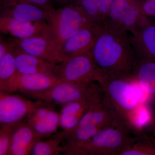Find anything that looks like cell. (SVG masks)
<instances>
[{"label": "cell", "instance_id": "cell-9", "mask_svg": "<svg viewBox=\"0 0 155 155\" xmlns=\"http://www.w3.org/2000/svg\"><path fill=\"white\" fill-rule=\"evenodd\" d=\"M21 95L0 91V125L13 127L23 122L40 103Z\"/></svg>", "mask_w": 155, "mask_h": 155}, {"label": "cell", "instance_id": "cell-1", "mask_svg": "<svg viewBox=\"0 0 155 155\" xmlns=\"http://www.w3.org/2000/svg\"><path fill=\"white\" fill-rule=\"evenodd\" d=\"M91 54L95 65L104 75L133 78L136 55L127 32L101 24Z\"/></svg>", "mask_w": 155, "mask_h": 155}, {"label": "cell", "instance_id": "cell-27", "mask_svg": "<svg viewBox=\"0 0 155 155\" xmlns=\"http://www.w3.org/2000/svg\"><path fill=\"white\" fill-rule=\"evenodd\" d=\"M31 3L51 13L55 8L54 0H21Z\"/></svg>", "mask_w": 155, "mask_h": 155}, {"label": "cell", "instance_id": "cell-14", "mask_svg": "<svg viewBox=\"0 0 155 155\" xmlns=\"http://www.w3.org/2000/svg\"><path fill=\"white\" fill-rule=\"evenodd\" d=\"M25 121L43 138H46L56 133L60 127V113L54 105L41 101Z\"/></svg>", "mask_w": 155, "mask_h": 155}, {"label": "cell", "instance_id": "cell-26", "mask_svg": "<svg viewBox=\"0 0 155 155\" xmlns=\"http://www.w3.org/2000/svg\"><path fill=\"white\" fill-rule=\"evenodd\" d=\"M143 14L149 18H155V0H140Z\"/></svg>", "mask_w": 155, "mask_h": 155}, {"label": "cell", "instance_id": "cell-10", "mask_svg": "<svg viewBox=\"0 0 155 155\" xmlns=\"http://www.w3.org/2000/svg\"><path fill=\"white\" fill-rule=\"evenodd\" d=\"M101 26V24L89 23L64 41L59 51V63L74 56L91 52Z\"/></svg>", "mask_w": 155, "mask_h": 155}, {"label": "cell", "instance_id": "cell-24", "mask_svg": "<svg viewBox=\"0 0 155 155\" xmlns=\"http://www.w3.org/2000/svg\"><path fill=\"white\" fill-rule=\"evenodd\" d=\"M13 42V45L0 59V91L4 89L17 72L15 61L16 45Z\"/></svg>", "mask_w": 155, "mask_h": 155}, {"label": "cell", "instance_id": "cell-22", "mask_svg": "<svg viewBox=\"0 0 155 155\" xmlns=\"http://www.w3.org/2000/svg\"><path fill=\"white\" fill-rule=\"evenodd\" d=\"M65 143L62 132L46 140L38 142L31 151L33 155H58L65 151Z\"/></svg>", "mask_w": 155, "mask_h": 155}, {"label": "cell", "instance_id": "cell-17", "mask_svg": "<svg viewBox=\"0 0 155 155\" xmlns=\"http://www.w3.org/2000/svg\"><path fill=\"white\" fill-rule=\"evenodd\" d=\"M12 127V140L8 155L30 154L37 143L44 139L25 120Z\"/></svg>", "mask_w": 155, "mask_h": 155}, {"label": "cell", "instance_id": "cell-13", "mask_svg": "<svg viewBox=\"0 0 155 155\" xmlns=\"http://www.w3.org/2000/svg\"><path fill=\"white\" fill-rule=\"evenodd\" d=\"M61 81L53 74H23L17 72L2 91L23 94L44 90Z\"/></svg>", "mask_w": 155, "mask_h": 155}, {"label": "cell", "instance_id": "cell-29", "mask_svg": "<svg viewBox=\"0 0 155 155\" xmlns=\"http://www.w3.org/2000/svg\"><path fill=\"white\" fill-rule=\"evenodd\" d=\"M153 142L155 144V128L154 130V140Z\"/></svg>", "mask_w": 155, "mask_h": 155}, {"label": "cell", "instance_id": "cell-12", "mask_svg": "<svg viewBox=\"0 0 155 155\" xmlns=\"http://www.w3.org/2000/svg\"><path fill=\"white\" fill-rule=\"evenodd\" d=\"M51 14L38 6L21 0H1V17L49 23Z\"/></svg>", "mask_w": 155, "mask_h": 155}, {"label": "cell", "instance_id": "cell-8", "mask_svg": "<svg viewBox=\"0 0 155 155\" xmlns=\"http://www.w3.org/2000/svg\"><path fill=\"white\" fill-rule=\"evenodd\" d=\"M149 19L142 13L140 0H114L102 24L132 33Z\"/></svg>", "mask_w": 155, "mask_h": 155}, {"label": "cell", "instance_id": "cell-11", "mask_svg": "<svg viewBox=\"0 0 155 155\" xmlns=\"http://www.w3.org/2000/svg\"><path fill=\"white\" fill-rule=\"evenodd\" d=\"M19 50L53 64L59 63L61 45L54 35L37 36L18 39L11 38Z\"/></svg>", "mask_w": 155, "mask_h": 155}, {"label": "cell", "instance_id": "cell-15", "mask_svg": "<svg viewBox=\"0 0 155 155\" xmlns=\"http://www.w3.org/2000/svg\"><path fill=\"white\" fill-rule=\"evenodd\" d=\"M0 30L1 33L18 39L54 35L51 26L48 22H25L7 17H0Z\"/></svg>", "mask_w": 155, "mask_h": 155}, {"label": "cell", "instance_id": "cell-18", "mask_svg": "<svg viewBox=\"0 0 155 155\" xmlns=\"http://www.w3.org/2000/svg\"><path fill=\"white\" fill-rule=\"evenodd\" d=\"M103 97V92L95 96L72 102L62 106L60 112V127L64 131L72 130L77 126L91 106L101 99Z\"/></svg>", "mask_w": 155, "mask_h": 155}, {"label": "cell", "instance_id": "cell-16", "mask_svg": "<svg viewBox=\"0 0 155 155\" xmlns=\"http://www.w3.org/2000/svg\"><path fill=\"white\" fill-rule=\"evenodd\" d=\"M132 34L130 39L136 57L155 62V21L149 18Z\"/></svg>", "mask_w": 155, "mask_h": 155}, {"label": "cell", "instance_id": "cell-6", "mask_svg": "<svg viewBox=\"0 0 155 155\" xmlns=\"http://www.w3.org/2000/svg\"><path fill=\"white\" fill-rule=\"evenodd\" d=\"M54 73L62 82L76 84L99 83L104 76L95 65L91 52L56 64Z\"/></svg>", "mask_w": 155, "mask_h": 155}, {"label": "cell", "instance_id": "cell-25", "mask_svg": "<svg viewBox=\"0 0 155 155\" xmlns=\"http://www.w3.org/2000/svg\"><path fill=\"white\" fill-rule=\"evenodd\" d=\"M0 155H8L12 140L13 127L9 125L0 126Z\"/></svg>", "mask_w": 155, "mask_h": 155}, {"label": "cell", "instance_id": "cell-23", "mask_svg": "<svg viewBox=\"0 0 155 155\" xmlns=\"http://www.w3.org/2000/svg\"><path fill=\"white\" fill-rule=\"evenodd\" d=\"M120 155H155V144L143 132H138Z\"/></svg>", "mask_w": 155, "mask_h": 155}, {"label": "cell", "instance_id": "cell-4", "mask_svg": "<svg viewBox=\"0 0 155 155\" xmlns=\"http://www.w3.org/2000/svg\"><path fill=\"white\" fill-rule=\"evenodd\" d=\"M104 95V94H103ZM119 119L104 98L95 103L72 130L62 131L65 144L88 140Z\"/></svg>", "mask_w": 155, "mask_h": 155}, {"label": "cell", "instance_id": "cell-19", "mask_svg": "<svg viewBox=\"0 0 155 155\" xmlns=\"http://www.w3.org/2000/svg\"><path fill=\"white\" fill-rule=\"evenodd\" d=\"M147 98L155 101V62L136 57L133 79Z\"/></svg>", "mask_w": 155, "mask_h": 155}, {"label": "cell", "instance_id": "cell-2", "mask_svg": "<svg viewBox=\"0 0 155 155\" xmlns=\"http://www.w3.org/2000/svg\"><path fill=\"white\" fill-rule=\"evenodd\" d=\"M138 132L129 123L117 119L88 140L65 144L64 154L120 155Z\"/></svg>", "mask_w": 155, "mask_h": 155}, {"label": "cell", "instance_id": "cell-21", "mask_svg": "<svg viewBox=\"0 0 155 155\" xmlns=\"http://www.w3.org/2000/svg\"><path fill=\"white\" fill-rule=\"evenodd\" d=\"M114 0H73L82 9L90 22L102 24L107 17Z\"/></svg>", "mask_w": 155, "mask_h": 155}, {"label": "cell", "instance_id": "cell-7", "mask_svg": "<svg viewBox=\"0 0 155 155\" xmlns=\"http://www.w3.org/2000/svg\"><path fill=\"white\" fill-rule=\"evenodd\" d=\"M90 22L80 7L69 3L55 8L51 14L49 24L61 45Z\"/></svg>", "mask_w": 155, "mask_h": 155}, {"label": "cell", "instance_id": "cell-3", "mask_svg": "<svg viewBox=\"0 0 155 155\" xmlns=\"http://www.w3.org/2000/svg\"><path fill=\"white\" fill-rule=\"evenodd\" d=\"M98 83L104 99L118 118L134 128L139 114L147 103L142 96H140L135 81L104 75Z\"/></svg>", "mask_w": 155, "mask_h": 155}, {"label": "cell", "instance_id": "cell-20", "mask_svg": "<svg viewBox=\"0 0 155 155\" xmlns=\"http://www.w3.org/2000/svg\"><path fill=\"white\" fill-rule=\"evenodd\" d=\"M15 61L17 72L21 74H54L55 64L24 52L17 46L15 50Z\"/></svg>", "mask_w": 155, "mask_h": 155}, {"label": "cell", "instance_id": "cell-28", "mask_svg": "<svg viewBox=\"0 0 155 155\" xmlns=\"http://www.w3.org/2000/svg\"><path fill=\"white\" fill-rule=\"evenodd\" d=\"M72 1L73 0H54V5H57L58 8H60L67 4L71 3Z\"/></svg>", "mask_w": 155, "mask_h": 155}, {"label": "cell", "instance_id": "cell-5", "mask_svg": "<svg viewBox=\"0 0 155 155\" xmlns=\"http://www.w3.org/2000/svg\"><path fill=\"white\" fill-rule=\"evenodd\" d=\"M103 91L99 84H76L61 82L41 91L22 94L36 101L62 106L72 102L85 99L100 94Z\"/></svg>", "mask_w": 155, "mask_h": 155}]
</instances>
